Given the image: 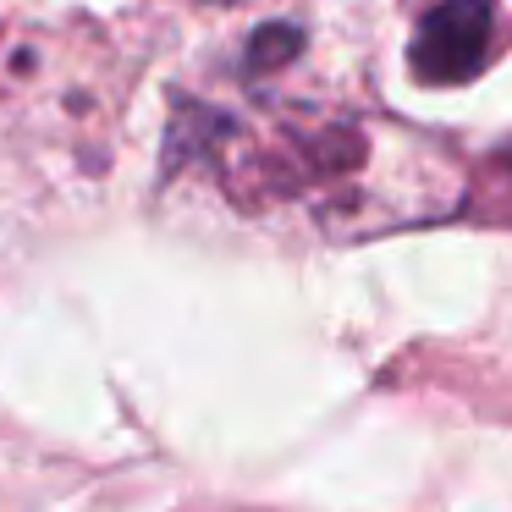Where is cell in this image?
<instances>
[{
	"instance_id": "3957f363",
	"label": "cell",
	"mask_w": 512,
	"mask_h": 512,
	"mask_svg": "<svg viewBox=\"0 0 512 512\" xmlns=\"http://www.w3.org/2000/svg\"><path fill=\"white\" fill-rule=\"evenodd\" d=\"M210 6H237V0H210Z\"/></svg>"
},
{
	"instance_id": "6da1fadb",
	"label": "cell",
	"mask_w": 512,
	"mask_h": 512,
	"mask_svg": "<svg viewBox=\"0 0 512 512\" xmlns=\"http://www.w3.org/2000/svg\"><path fill=\"white\" fill-rule=\"evenodd\" d=\"M496 45V0H441L424 12L408 61L419 83H468L485 72Z\"/></svg>"
},
{
	"instance_id": "7a4b0ae2",
	"label": "cell",
	"mask_w": 512,
	"mask_h": 512,
	"mask_svg": "<svg viewBox=\"0 0 512 512\" xmlns=\"http://www.w3.org/2000/svg\"><path fill=\"white\" fill-rule=\"evenodd\" d=\"M298 45H303L298 28H259V34H254V50H248V67H254V72H270V61H276V67H281V61H292V56H298Z\"/></svg>"
}]
</instances>
